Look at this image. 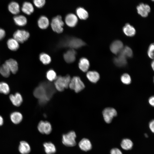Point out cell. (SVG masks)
I'll use <instances>...</instances> for the list:
<instances>
[{"label": "cell", "mask_w": 154, "mask_h": 154, "mask_svg": "<svg viewBox=\"0 0 154 154\" xmlns=\"http://www.w3.org/2000/svg\"><path fill=\"white\" fill-rule=\"evenodd\" d=\"M46 77L49 81L52 82L55 80L57 76L56 72L53 70L50 69L47 72Z\"/></svg>", "instance_id": "e575fe53"}, {"label": "cell", "mask_w": 154, "mask_h": 154, "mask_svg": "<svg viewBox=\"0 0 154 154\" xmlns=\"http://www.w3.org/2000/svg\"><path fill=\"white\" fill-rule=\"evenodd\" d=\"M137 9L138 13L143 17H147L151 10L149 5L143 3L139 4Z\"/></svg>", "instance_id": "7c38bea8"}, {"label": "cell", "mask_w": 154, "mask_h": 154, "mask_svg": "<svg viewBox=\"0 0 154 154\" xmlns=\"http://www.w3.org/2000/svg\"><path fill=\"white\" fill-rule=\"evenodd\" d=\"M78 21L77 17L73 13H69L65 17V23L68 26L70 27L75 26L78 23Z\"/></svg>", "instance_id": "30bf717a"}, {"label": "cell", "mask_w": 154, "mask_h": 154, "mask_svg": "<svg viewBox=\"0 0 154 154\" xmlns=\"http://www.w3.org/2000/svg\"><path fill=\"white\" fill-rule=\"evenodd\" d=\"M71 79L70 77L68 75L64 76H57L54 80V85L55 88L59 91H62L65 88L69 87Z\"/></svg>", "instance_id": "7a4b0ae2"}, {"label": "cell", "mask_w": 154, "mask_h": 154, "mask_svg": "<svg viewBox=\"0 0 154 154\" xmlns=\"http://www.w3.org/2000/svg\"><path fill=\"white\" fill-rule=\"evenodd\" d=\"M9 98L12 104L16 106H20L23 101L21 95L18 92L14 94H11Z\"/></svg>", "instance_id": "4fadbf2b"}, {"label": "cell", "mask_w": 154, "mask_h": 154, "mask_svg": "<svg viewBox=\"0 0 154 154\" xmlns=\"http://www.w3.org/2000/svg\"><path fill=\"white\" fill-rule=\"evenodd\" d=\"M30 36L29 33L23 30H18L13 35V38L19 43H22L27 40Z\"/></svg>", "instance_id": "ba28073f"}, {"label": "cell", "mask_w": 154, "mask_h": 154, "mask_svg": "<svg viewBox=\"0 0 154 154\" xmlns=\"http://www.w3.org/2000/svg\"><path fill=\"white\" fill-rule=\"evenodd\" d=\"M149 127L151 131L154 133V121L153 120L150 121L149 124Z\"/></svg>", "instance_id": "ab89813d"}, {"label": "cell", "mask_w": 154, "mask_h": 154, "mask_svg": "<svg viewBox=\"0 0 154 154\" xmlns=\"http://www.w3.org/2000/svg\"><path fill=\"white\" fill-rule=\"evenodd\" d=\"M119 54L122 55L126 58H131L133 56V52L132 50L130 48L127 46L123 47L122 50Z\"/></svg>", "instance_id": "1f68e13d"}, {"label": "cell", "mask_w": 154, "mask_h": 154, "mask_svg": "<svg viewBox=\"0 0 154 154\" xmlns=\"http://www.w3.org/2000/svg\"><path fill=\"white\" fill-rule=\"evenodd\" d=\"M13 20L15 24L19 26H23L25 25L27 22L26 17L23 15H17L14 16Z\"/></svg>", "instance_id": "484cf974"}, {"label": "cell", "mask_w": 154, "mask_h": 154, "mask_svg": "<svg viewBox=\"0 0 154 154\" xmlns=\"http://www.w3.org/2000/svg\"><path fill=\"white\" fill-rule=\"evenodd\" d=\"M76 135L73 131L63 134L62 137V142L65 145L68 147H73L76 144L75 139Z\"/></svg>", "instance_id": "5b68a950"}, {"label": "cell", "mask_w": 154, "mask_h": 154, "mask_svg": "<svg viewBox=\"0 0 154 154\" xmlns=\"http://www.w3.org/2000/svg\"><path fill=\"white\" fill-rule=\"evenodd\" d=\"M38 131L42 134H48L52 131V127L50 123L48 121H40L38 125Z\"/></svg>", "instance_id": "9c48e42d"}, {"label": "cell", "mask_w": 154, "mask_h": 154, "mask_svg": "<svg viewBox=\"0 0 154 154\" xmlns=\"http://www.w3.org/2000/svg\"><path fill=\"white\" fill-rule=\"evenodd\" d=\"M64 23L62 16L59 15L54 17L52 19L50 25L52 30L56 33H62L63 30Z\"/></svg>", "instance_id": "3957f363"}, {"label": "cell", "mask_w": 154, "mask_h": 154, "mask_svg": "<svg viewBox=\"0 0 154 154\" xmlns=\"http://www.w3.org/2000/svg\"><path fill=\"white\" fill-rule=\"evenodd\" d=\"M148 102L149 104L151 106L153 107L154 106V97L152 96L149 98V99Z\"/></svg>", "instance_id": "b9f144b4"}, {"label": "cell", "mask_w": 154, "mask_h": 154, "mask_svg": "<svg viewBox=\"0 0 154 154\" xmlns=\"http://www.w3.org/2000/svg\"><path fill=\"white\" fill-rule=\"evenodd\" d=\"M111 154H122L121 151L118 149L114 148L111 149L110 151Z\"/></svg>", "instance_id": "f35d334b"}, {"label": "cell", "mask_w": 154, "mask_h": 154, "mask_svg": "<svg viewBox=\"0 0 154 154\" xmlns=\"http://www.w3.org/2000/svg\"><path fill=\"white\" fill-rule=\"evenodd\" d=\"M76 54V51L74 49H70L64 54V59L67 63L73 62L75 60Z\"/></svg>", "instance_id": "5bb4252c"}, {"label": "cell", "mask_w": 154, "mask_h": 154, "mask_svg": "<svg viewBox=\"0 0 154 154\" xmlns=\"http://www.w3.org/2000/svg\"><path fill=\"white\" fill-rule=\"evenodd\" d=\"M90 65L89 60L87 59L84 57L80 58L78 63L79 68L84 72L87 71L89 68Z\"/></svg>", "instance_id": "44dd1931"}, {"label": "cell", "mask_w": 154, "mask_h": 154, "mask_svg": "<svg viewBox=\"0 0 154 154\" xmlns=\"http://www.w3.org/2000/svg\"><path fill=\"white\" fill-rule=\"evenodd\" d=\"M38 24L39 27L42 29H46L49 24V22L48 18L46 16H40L38 21Z\"/></svg>", "instance_id": "603a6c76"}, {"label": "cell", "mask_w": 154, "mask_h": 154, "mask_svg": "<svg viewBox=\"0 0 154 154\" xmlns=\"http://www.w3.org/2000/svg\"><path fill=\"white\" fill-rule=\"evenodd\" d=\"M10 72L9 69L5 63L0 67V73L3 77H8L10 75Z\"/></svg>", "instance_id": "4dcf8cb0"}, {"label": "cell", "mask_w": 154, "mask_h": 154, "mask_svg": "<svg viewBox=\"0 0 154 154\" xmlns=\"http://www.w3.org/2000/svg\"><path fill=\"white\" fill-rule=\"evenodd\" d=\"M118 54L117 56L114 59V63L116 65L119 67L125 66L127 64V58L120 54Z\"/></svg>", "instance_id": "7402d4cb"}, {"label": "cell", "mask_w": 154, "mask_h": 154, "mask_svg": "<svg viewBox=\"0 0 154 154\" xmlns=\"http://www.w3.org/2000/svg\"><path fill=\"white\" fill-rule=\"evenodd\" d=\"M152 1H154V0H152Z\"/></svg>", "instance_id": "bcb514c9"}, {"label": "cell", "mask_w": 154, "mask_h": 154, "mask_svg": "<svg viewBox=\"0 0 154 154\" xmlns=\"http://www.w3.org/2000/svg\"><path fill=\"white\" fill-rule=\"evenodd\" d=\"M151 67L153 68V69L154 70V62L153 61L152 62V63L151 64Z\"/></svg>", "instance_id": "ee69618b"}, {"label": "cell", "mask_w": 154, "mask_h": 154, "mask_svg": "<svg viewBox=\"0 0 154 154\" xmlns=\"http://www.w3.org/2000/svg\"><path fill=\"white\" fill-rule=\"evenodd\" d=\"M80 149L84 151H87L91 149L92 144L89 140L86 138L82 139L79 143Z\"/></svg>", "instance_id": "ac0fdd59"}, {"label": "cell", "mask_w": 154, "mask_h": 154, "mask_svg": "<svg viewBox=\"0 0 154 154\" xmlns=\"http://www.w3.org/2000/svg\"><path fill=\"white\" fill-rule=\"evenodd\" d=\"M123 47V44L119 40H116L111 44L110 48L111 51L114 54H118Z\"/></svg>", "instance_id": "8fae6325"}, {"label": "cell", "mask_w": 154, "mask_h": 154, "mask_svg": "<svg viewBox=\"0 0 154 154\" xmlns=\"http://www.w3.org/2000/svg\"><path fill=\"white\" fill-rule=\"evenodd\" d=\"M5 63L7 65L11 72L12 73L15 74L17 73L18 70V67L16 61L11 58L6 60Z\"/></svg>", "instance_id": "9a60e30c"}, {"label": "cell", "mask_w": 154, "mask_h": 154, "mask_svg": "<svg viewBox=\"0 0 154 154\" xmlns=\"http://www.w3.org/2000/svg\"><path fill=\"white\" fill-rule=\"evenodd\" d=\"M21 9L22 11L27 15H30L34 11V8L31 3L25 2L23 4Z\"/></svg>", "instance_id": "ffe728a7"}, {"label": "cell", "mask_w": 154, "mask_h": 154, "mask_svg": "<svg viewBox=\"0 0 154 154\" xmlns=\"http://www.w3.org/2000/svg\"><path fill=\"white\" fill-rule=\"evenodd\" d=\"M10 119L15 124H17L20 123L22 120L23 117L22 114L18 112H14L10 115Z\"/></svg>", "instance_id": "d6986e66"}, {"label": "cell", "mask_w": 154, "mask_h": 154, "mask_svg": "<svg viewBox=\"0 0 154 154\" xmlns=\"http://www.w3.org/2000/svg\"><path fill=\"white\" fill-rule=\"evenodd\" d=\"M5 35V31L3 29L0 28V40L4 38Z\"/></svg>", "instance_id": "60d3db41"}, {"label": "cell", "mask_w": 154, "mask_h": 154, "mask_svg": "<svg viewBox=\"0 0 154 154\" xmlns=\"http://www.w3.org/2000/svg\"><path fill=\"white\" fill-rule=\"evenodd\" d=\"M121 82L125 84H129L131 82V78L130 75L127 73L123 74L121 77Z\"/></svg>", "instance_id": "d590c367"}, {"label": "cell", "mask_w": 154, "mask_h": 154, "mask_svg": "<svg viewBox=\"0 0 154 154\" xmlns=\"http://www.w3.org/2000/svg\"><path fill=\"white\" fill-rule=\"evenodd\" d=\"M69 87L76 92L78 93L84 88L85 85L79 77L74 76L71 79Z\"/></svg>", "instance_id": "277c9868"}, {"label": "cell", "mask_w": 154, "mask_h": 154, "mask_svg": "<svg viewBox=\"0 0 154 154\" xmlns=\"http://www.w3.org/2000/svg\"><path fill=\"white\" fill-rule=\"evenodd\" d=\"M45 152L47 154H53L56 151L54 145L52 143L45 142L43 145Z\"/></svg>", "instance_id": "83f0119b"}, {"label": "cell", "mask_w": 154, "mask_h": 154, "mask_svg": "<svg viewBox=\"0 0 154 154\" xmlns=\"http://www.w3.org/2000/svg\"><path fill=\"white\" fill-rule=\"evenodd\" d=\"M75 12L77 16L80 19L85 20L88 17V13L84 7H78L76 9Z\"/></svg>", "instance_id": "2e32d148"}, {"label": "cell", "mask_w": 154, "mask_h": 154, "mask_svg": "<svg viewBox=\"0 0 154 154\" xmlns=\"http://www.w3.org/2000/svg\"><path fill=\"white\" fill-rule=\"evenodd\" d=\"M4 123L3 119L1 116L0 115V126L2 125Z\"/></svg>", "instance_id": "7bdbcfd3"}, {"label": "cell", "mask_w": 154, "mask_h": 154, "mask_svg": "<svg viewBox=\"0 0 154 154\" xmlns=\"http://www.w3.org/2000/svg\"><path fill=\"white\" fill-rule=\"evenodd\" d=\"M53 85L48 82H42L36 88L33 92L35 97L39 99V104L42 105L49 100L55 92Z\"/></svg>", "instance_id": "6da1fadb"}, {"label": "cell", "mask_w": 154, "mask_h": 154, "mask_svg": "<svg viewBox=\"0 0 154 154\" xmlns=\"http://www.w3.org/2000/svg\"><path fill=\"white\" fill-rule=\"evenodd\" d=\"M10 91V87L8 84L3 82H0V93L7 94Z\"/></svg>", "instance_id": "836d02e7"}, {"label": "cell", "mask_w": 154, "mask_h": 154, "mask_svg": "<svg viewBox=\"0 0 154 154\" xmlns=\"http://www.w3.org/2000/svg\"><path fill=\"white\" fill-rule=\"evenodd\" d=\"M39 59L41 62L45 65L49 64L51 60L50 57L47 54L44 53L40 54Z\"/></svg>", "instance_id": "d6a6232c"}, {"label": "cell", "mask_w": 154, "mask_h": 154, "mask_svg": "<svg viewBox=\"0 0 154 154\" xmlns=\"http://www.w3.org/2000/svg\"><path fill=\"white\" fill-rule=\"evenodd\" d=\"M124 33L127 36L132 37L136 33V31L134 27L129 24H126L123 28Z\"/></svg>", "instance_id": "d4e9b609"}, {"label": "cell", "mask_w": 154, "mask_h": 154, "mask_svg": "<svg viewBox=\"0 0 154 154\" xmlns=\"http://www.w3.org/2000/svg\"><path fill=\"white\" fill-rule=\"evenodd\" d=\"M85 43L81 39L76 38L68 39L65 41L64 45L71 49L78 48L84 45Z\"/></svg>", "instance_id": "8992f818"}, {"label": "cell", "mask_w": 154, "mask_h": 154, "mask_svg": "<svg viewBox=\"0 0 154 154\" xmlns=\"http://www.w3.org/2000/svg\"><path fill=\"white\" fill-rule=\"evenodd\" d=\"M8 48L12 51H16L19 47V42L14 38H11L7 42Z\"/></svg>", "instance_id": "f1b7e54d"}, {"label": "cell", "mask_w": 154, "mask_h": 154, "mask_svg": "<svg viewBox=\"0 0 154 154\" xmlns=\"http://www.w3.org/2000/svg\"><path fill=\"white\" fill-rule=\"evenodd\" d=\"M18 150L21 154H28L31 151V148L27 142L23 141L20 143Z\"/></svg>", "instance_id": "e0dca14e"}, {"label": "cell", "mask_w": 154, "mask_h": 154, "mask_svg": "<svg viewBox=\"0 0 154 154\" xmlns=\"http://www.w3.org/2000/svg\"><path fill=\"white\" fill-rule=\"evenodd\" d=\"M133 144V143L131 140L128 139H125L122 140L121 146L122 149L127 150L132 148Z\"/></svg>", "instance_id": "f546056e"}, {"label": "cell", "mask_w": 154, "mask_h": 154, "mask_svg": "<svg viewBox=\"0 0 154 154\" xmlns=\"http://www.w3.org/2000/svg\"><path fill=\"white\" fill-rule=\"evenodd\" d=\"M8 9L9 11L14 15L18 14L20 11L19 4L15 1H12L9 3L8 5Z\"/></svg>", "instance_id": "4316f807"}, {"label": "cell", "mask_w": 154, "mask_h": 154, "mask_svg": "<svg viewBox=\"0 0 154 154\" xmlns=\"http://www.w3.org/2000/svg\"><path fill=\"white\" fill-rule=\"evenodd\" d=\"M145 136L146 137H148V135L147 134H145Z\"/></svg>", "instance_id": "f6af8a7d"}, {"label": "cell", "mask_w": 154, "mask_h": 154, "mask_svg": "<svg viewBox=\"0 0 154 154\" xmlns=\"http://www.w3.org/2000/svg\"><path fill=\"white\" fill-rule=\"evenodd\" d=\"M86 77L88 80L92 83L97 82L100 78L99 74L95 71H89L86 74Z\"/></svg>", "instance_id": "cb8c5ba5"}, {"label": "cell", "mask_w": 154, "mask_h": 154, "mask_svg": "<svg viewBox=\"0 0 154 154\" xmlns=\"http://www.w3.org/2000/svg\"><path fill=\"white\" fill-rule=\"evenodd\" d=\"M35 5L37 8H41L45 5L46 0H33Z\"/></svg>", "instance_id": "8d00e7d4"}, {"label": "cell", "mask_w": 154, "mask_h": 154, "mask_svg": "<svg viewBox=\"0 0 154 154\" xmlns=\"http://www.w3.org/2000/svg\"><path fill=\"white\" fill-rule=\"evenodd\" d=\"M154 44H152L149 46L148 50V56L150 58L152 59L154 58Z\"/></svg>", "instance_id": "74e56055"}, {"label": "cell", "mask_w": 154, "mask_h": 154, "mask_svg": "<svg viewBox=\"0 0 154 154\" xmlns=\"http://www.w3.org/2000/svg\"><path fill=\"white\" fill-rule=\"evenodd\" d=\"M117 112L114 108L108 107L105 108L102 112L103 116L106 122L111 123L113 117L117 115Z\"/></svg>", "instance_id": "52a82bcc"}]
</instances>
